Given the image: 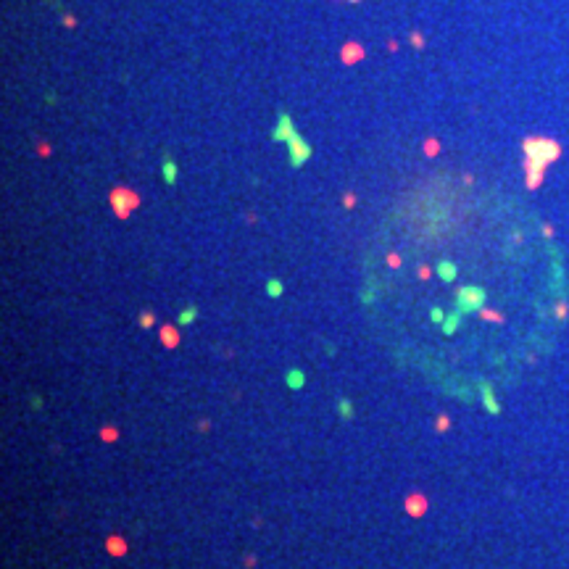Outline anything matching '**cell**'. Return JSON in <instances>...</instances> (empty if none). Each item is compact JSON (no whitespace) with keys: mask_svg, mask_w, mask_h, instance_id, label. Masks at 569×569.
Instances as JSON below:
<instances>
[{"mask_svg":"<svg viewBox=\"0 0 569 569\" xmlns=\"http://www.w3.org/2000/svg\"><path fill=\"white\" fill-rule=\"evenodd\" d=\"M524 169H527V187H538L543 182V169L551 161L561 156L559 142L545 137H527L524 140Z\"/></svg>","mask_w":569,"mask_h":569,"instance_id":"cell-1","label":"cell"},{"mask_svg":"<svg viewBox=\"0 0 569 569\" xmlns=\"http://www.w3.org/2000/svg\"><path fill=\"white\" fill-rule=\"evenodd\" d=\"M485 290L477 287V285H467V287H458V296H456V306L461 314H480L482 306H485Z\"/></svg>","mask_w":569,"mask_h":569,"instance_id":"cell-2","label":"cell"},{"mask_svg":"<svg viewBox=\"0 0 569 569\" xmlns=\"http://www.w3.org/2000/svg\"><path fill=\"white\" fill-rule=\"evenodd\" d=\"M285 148H287V156H290V166L292 169H301L303 163L311 158V145L301 137V132H296L287 142H285Z\"/></svg>","mask_w":569,"mask_h":569,"instance_id":"cell-3","label":"cell"},{"mask_svg":"<svg viewBox=\"0 0 569 569\" xmlns=\"http://www.w3.org/2000/svg\"><path fill=\"white\" fill-rule=\"evenodd\" d=\"M137 203H140V198H137L135 193H130V190H124V187H119V190L111 193V206L116 208L119 216H127Z\"/></svg>","mask_w":569,"mask_h":569,"instance_id":"cell-4","label":"cell"},{"mask_svg":"<svg viewBox=\"0 0 569 569\" xmlns=\"http://www.w3.org/2000/svg\"><path fill=\"white\" fill-rule=\"evenodd\" d=\"M296 132H298V130L292 127L290 114H287V111H280V116H277V127H274V132H271V140H274V142H287Z\"/></svg>","mask_w":569,"mask_h":569,"instance_id":"cell-5","label":"cell"},{"mask_svg":"<svg viewBox=\"0 0 569 569\" xmlns=\"http://www.w3.org/2000/svg\"><path fill=\"white\" fill-rule=\"evenodd\" d=\"M161 174H163V182H166V185H174V182H177L179 166L174 163V158H172L169 153H163V161H161Z\"/></svg>","mask_w":569,"mask_h":569,"instance_id":"cell-6","label":"cell"},{"mask_svg":"<svg viewBox=\"0 0 569 569\" xmlns=\"http://www.w3.org/2000/svg\"><path fill=\"white\" fill-rule=\"evenodd\" d=\"M406 509H409V514H414V517H422V514H425V511H427V501H425V498H422V495H419V493H414V495H411V498L406 501Z\"/></svg>","mask_w":569,"mask_h":569,"instance_id":"cell-7","label":"cell"},{"mask_svg":"<svg viewBox=\"0 0 569 569\" xmlns=\"http://www.w3.org/2000/svg\"><path fill=\"white\" fill-rule=\"evenodd\" d=\"M285 385H290L292 390H298V388H303V385H306V374H303L301 369H287V372H285Z\"/></svg>","mask_w":569,"mask_h":569,"instance_id":"cell-8","label":"cell"},{"mask_svg":"<svg viewBox=\"0 0 569 569\" xmlns=\"http://www.w3.org/2000/svg\"><path fill=\"white\" fill-rule=\"evenodd\" d=\"M482 401H485V409H488L490 414H498V411H501L498 401L493 398V388H490V382H482Z\"/></svg>","mask_w":569,"mask_h":569,"instance_id":"cell-9","label":"cell"},{"mask_svg":"<svg viewBox=\"0 0 569 569\" xmlns=\"http://www.w3.org/2000/svg\"><path fill=\"white\" fill-rule=\"evenodd\" d=\"M435 271L440 274V280H446V282H451V280L456 277V266H453L451 261H440V264L435 266Z\"/></svg>","mask_w":569,"mask_h":569,"instance_id":"cell-10","label":"cell"},{"mask_svg":"<svg viewBox=\"0 0 569 569\" xmlns=\"http://www.w3.org/2000/svg\"><path fill=\"white\" fill-rule=\"evenodd\" d=\"M161 338H163V345H169V348H174V345L179 343V335H177L174 327H163V329H161Z\"/></svg>","mask_w":569,"mask_h":569,"instance_id":"cell-11","label":"cell"},{"mask_svg":"<svg viewBox=\"0 0 569 569\" xmlns=\"http://www.w3.org/2000/svg\"><path fill=\"white\" fill-rule=\"evenodd\" d=\"M458 322H461V311H458V314H451V317L443 322V332H446V335H453L456 329H458Z\"/></svg>","mask_w":569,"mask_h":569,"instance_id":"cell-12","label":"cell"},{"mask_svg":"<svg viewBox=\"0 0 569 569\" xmlns=\"http://www.w3.org/2000/svg\"><path fill=\"white\" fill-rule=\"evenodd\" d=\"M282 282L280 280H269L266 282V296H271V298H277V296H282Z\"/></svg>","mask_w":569,"mask_h":569,"instance_id":"cell-13","label":"cell"},{"mask_svg":"<svg viewBox=\"0 0 569 569\" xmlns=\"http://www.w3.org/2000/svg\"><path fill=\"white\" fill-rule=\"evenodd\" d=\"M195 317H198V308H195V306H187V308L179 314V324H190Z\"/></svg>","mask_w":569,"mask_h":569,"instance_id":"cell-14","label":"cell"},{"mask_svg":"<svg viewBox=\"0 0 569 569\" xmlns=\"http://www.w3.org/2000/svg\"><path fill=\"white\" fill-rule=\"evenodd\" d=\"M480 317H482V319H488V322H495V324H501V322H503V317L498 314V311H488V308H482V311H480Z\"/></svg>","mask_w":569,"mask_h":569,"instance_id":"cell-15","label":"cell"},{"mask_svg":"<svg viewBox=\"0 0 569 569\" xmlns=\"http://www.w3.org/2000/svg\"><path fill=\"white\" fill-rule=\"evenodd\" d=\"M554 314H556V319H561V322H564V319H566V314H569V306H566L564 301H561V303H556Z\"/></svg>","mask_w":569,"mask_h":569,"instance_id":"cell-16","label":"cell"},{"mask_svg":"<svg viewBox=\"0 0 569 569\" xmlns=\"http://www.w3.org/2000/svg\"><path fill=\"white\" fill-rule=\"evenodd\" d=\"M343 56H345V61H353V58L361 56V50H359L356 45H351V48H345V50H343Z\"/></svg>","mask_w":569,"mask_h":569,"instance_id":"cell-17","label":"cell"},{"mask_svg":"<svg viewBox=\"0 0 569 569\" xmlns=\"http://www.w3.org/2000/svg\"><path fill=\"white\" fill-rule=\"evenodd\" d=\"M340 414H343V416H348V419L353 416V406H351V401H340Z\"/></svg>","mask_w":569,"mask_h":569,"instance_id":"cell-18","label":"cell"},{"mask_svg":"<svg viewBox=\"0 0 569 569\" xmlns=\"http://www.w3.org/2000/svg\"><path fill=\"white\" fill-rule=\"evenodd\" d=\"M108 548H111V551H116V556H121V554H124V543H121L119 538H116V540H114V538L108 540Z\"/></svg>","mask_w":569,"mask_h":569,"instance_id":"cell-19","label":"cell"},{"mask_svg":"<svg viewBox=\"0 0 569 569\" xmlns=\"http://www.w3.org/2000/svg\"><path fill=\"white\" fill-rule=\"evenodd\" d=\"M430 319H432L435 324H443V322H446V317H443V311H440V308H432V311H430Z\"/></svg>","mask_w":569,"mask_h":569,"instance_id":"cell-20","label":"cell"},{"mask_svg":"<svg viewBox=\"0 0 569 569\" xmlns=\"http://www.w3.org/2000/svg\"><path fill=\"white\" fill-rule=\"evenodd\" d=\"M153 322H156V319H153V314H148V311L140 314V324H142V327H153Z\"/></svg>","mask_w":569,"mask_h":569,"instance_id":"cell-21","label":"cell"},{"mask_svg":"<svg viewBox=\"0 0 569 569\" xmlns=\"http://www.w3.org/2000/svg\"><path fill=\"white\" fill-rule=\"evenodd\" d=\"M448 425H451V419H448V416H440V419H437V430H440V432H446Z\"/></svg>","mask_w":569,"mask_h":569,"instance_id":"cell-22","label":"cell"},{"mask_svg":"<svg viewBox=\"0 0 569 569\" xmlns=\"http://www.w3.org/2000/svg\"><path fill=\"white\" fill-rule=\"evenodd\" d=\"M425 151H427V156H435V151H437V142H435V140H430Z\"/></svg>","mask_w":569,"mask_h":569,"instance_id":"cell-23","label":"cell"},{"mask_svg":"<svg viewBox=\"0 0 569 569\" xmlns=\"http://www.w3.org/2000/svg\"><path fill=\"white\" fill-rule=\"evenodd\" d=\"M430 271H432L430 266H422V269H419V277H422V280H427V277H430Z\"/></svg>","mask_w":569,"mask_h":569,"instance_id":"cell-24","label":"cell"},{"mask_svg":"<svg viewBox=\"0 0 569 569\" xmlns=\"http://www.w3.org/2000/svg\"><path fill=\"white\" fill-rule=\"evenodd\" d=\"M64 24L66 27H77V19H74V16H64Z\"/></svg>","mask_w":569,"mask_h":569,"instance_id":"cell-25","label":"cell"},{"mask_svg":"<svg viewBox=\"0 0 569 569\" xmlns=\"http://www.w3.org/2000/svg\"><path fill=\"white\" fill-rule=\"evenodd\" d=\"M388 264H390V266H401V259H398V256H390Z\"/></svg>","mask_w":569,"mask_h":569,"instance_id":"cell-26","label":"cell"},{"mask_svg":"<svg viewBox=\"0 0 569 569\" xmlns=\"http://www.w3.org/2000/svg\"><path fill=\"white\" fill-rule=\"evenodd\" d=\"M543 235H545V237H554V229H551L548 224H543Z\"/></svg>","mask_w":569,"mask_h":569,"instance_id":"cell-27","label":"cell"},{"mask_svg":"<svg viewBox=\"0 0 569 569\" xmlns=\"http://www.w3.org/2000/svg\"><path fill=\"white\" fill-rule=\"evenodd\" d=\"M348 3H359V0H348Z\"/></svg>","mask_w":569,"mask_h":569,"instance_id":"cell-28","label":"cell"}]
</instances>
